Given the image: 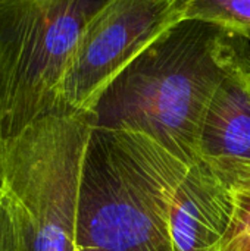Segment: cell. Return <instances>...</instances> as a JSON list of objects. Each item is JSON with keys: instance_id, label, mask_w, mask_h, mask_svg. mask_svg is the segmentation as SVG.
Here are the masks:
<instances>
[{"instance_id": "cell-5", "label": "cell", "mask_w": 250, "mask_h": 251, "mask_svg": "<svg viewBox=\"0 0 250 251\" xmlns=\"http://www.w3.org/2000/svg\"><path fill=\"white\" fill-rule=\"evenodd\" d=\"M183 19L184 0H106L81 34L59 90V103L88 115L111 82Z\"/></svg>"}, {"instance_id": "cell-12", "label": "cell", "mask_w": 250, "mask_h": 251, "mask_svg": "<svg viewBox=\"0 0 250 251\" xmlns=\"http://www.w3.org/2000/svg\"><path fill=\"white\" fill-rule=\"evenodd\" d=\"M0 154H1V149H0Z\"/></svg>"}, {"instance_id": "cell-3", "label": "cell", "mask_w": 250, "mask_h": 251, "mask_svg": "<svg viewBox=\"0 0 250 251\" xmlns=\"http://www.w3.org/2000/svg\"><path fill=\"white\" fill-rule=\"evenodd\" d=\"M93 126L62 104L1 147L0 188L22 251H77L83 168Z\"/></svg>"}, {"instance_id": "cell-6", "label": "cell", "mask_w": 250, "mask_h": 251, "mask_svg": "<svg viewBox=\"0 0 250 251\" xmlns=\"http://www.w3.org/2000/svg\"><path fill=\"white\" fill-rule=\"evenodd\" d=\"M230 219V197L225 179L215 165L199 157L178 187L171 229L177 251H214Z\"/></svg>"}, {"instance_id": "cell-9", "label": "cell", "mask_w": 250, "mask_h": 251, "mask_svg": "<svg viewBox=\"0 0 250 251\" xmlns=\"http://www.w3.org/2000/svg\"><path fill=\"white\" fill-rule=\"evenodd\" d=\"M186 19H200L218 26L250 32V0H184Z\"/></svg>"}, {"instance_id": "cell-8", "label": "cell", "mask_w": 250, "mask_h": 251, "mask_svg": "<svg viewBox=\"0 0 250 251\" xmlns=\"http://www.w3.org/2000/svg\"><path fill=\"white\" fill-rule=\"evenodd\" d=\"M209 160L225 179L230 197L228 225L214 251H250V160Z\"/></svg>"}, {"instance_id": "cell-2", "label": "cell", "mask_w": 250, "mask_h": 251, "mask_svg": "<svg viewBox=\"0 0 250 251\" xmlns=\"http://www.w3.org/2000/svg\"><path fill=\"white\" fill-rule=\"evenodd\" d=\"M190 165L143 132L93 128L77 251H177L171 209Z\"/></svg>"}, {"instance_id": "cell-10", "label": "cell", "mask_w": 250, "mask_h": 251, "mask_svg": "<svg viewBox=\"0 0 250 251\" xmlns=\"http://www.w3.org/2000/svg\"><path fill=\"white\" fill-rule=\"evenodd\" d=\"M0 251H22L13 206L0 188Z\"/></svg>"}, {"instance_id": "cell-4", "label": "cell", "mask_w": 250, "mask_h": 251, "mask_svg": "<svg viewBox=\"0 0 250 251\" xmlns=\"http://www.w3.org/2000/svg\"><path fill=\"white\" fill-rule=\"evenodd\" d=\"M106 0H0V149L56 109L88 21Z\"/></svg>"}, {"instance_id": "cell-7", "label": "cell", "mask_w": 250, "mask_h": 251, "mask_svg": "<svg viewBox=\"0 0 250 251\" xmlns=\"http://www.w3.org/2000/svg\"><path fill=\"white\" fill-rule=\"evenodd\" d=\"M200 157L250 160V59L217 90L202 126Z\"/></svg>"}, {"instance_id": "cell-11", "label": "cell", "mask_w": 250, "mask_h": 251, "mask_svg": "<svg viewBox=\"0 0 250 251\" xmlns=\"http://www.w3.org/2000/svg\"><path fill=\"white\" fill-rule=\"evenodd\" d=\"M246 37H248V40H249V43H250V32H248V34H245Z\"/></svg>"}, {"instance_id": "cell-1", "label": "cell", "mask_w": 250, "mask_h": 251, "mask_svg": "<svg viewBox=\"0 0 250 251\" xmlns=\"http://www.w3.org/2000/svg\"><path fill=\"white\" fill-rule=\"evenodd\" d=\"M250 59L246 35L200 19H183L143 50L88 113L96 129L143 132L187 163L200 157L209 104Z\"/></svg>"}]
</instances>
